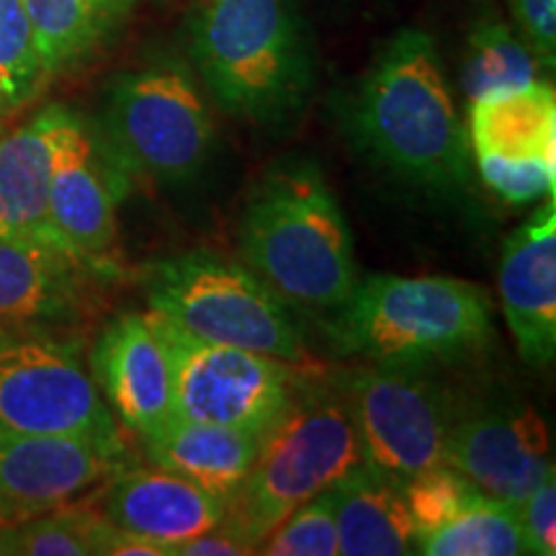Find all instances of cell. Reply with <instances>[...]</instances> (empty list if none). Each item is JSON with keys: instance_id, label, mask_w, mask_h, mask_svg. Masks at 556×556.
Returning <instances> with one entry per match:
<instances>
[{"instance_id": "6da1fadb", "label": "cell", "mask_w": 556, "mask_h": 556, "mask_svg": "<svg viewBox=\"0 0 556 556\" xmlns=\"http://www.w3.org/2000/svg\"><path fill=\"white\" fill-rule=\"evenodd\" d=\"M345 124L358 150L402 184L433 193L469 186V135L428 31L400 29L379 47L345 103Z\"/></svg>"}, {"instance_id": "9a60e30c", "label": "cell", "mask_w": 556, "mask_h": 556, "mask_svg": "<svg viewBox=\"0 0 556 556\" xmlns=\"http://www.w3.org/2000/svg\"><path fill=\"white\" fill-rule=\"evenodd\" d=\"M88 368L111 415L139 438L176 417L170 358L150 312H119L93 340Z\"/></svg>"}, {"instance_id": "7a4b0ae2", "label": "cell", "mask_w": 556, "mask_h": 556, "mask_svg": "<svg viewBox=\"0 0 556 556\" xmlns=\"http://www.w3.org/2000/svg\"><path fill=\"white\" fill-rule=\"evenodd\" d=\"M186 54L222 111L283 127L307 106L315 45L296 0H189Z\"/></svg>"}, {"instance_id": "cb8c5ba5", "label": "cell", "mask_w": 556, "mask_h": 556, "mask_svg": "<svg viewBox=\"0 0 556 556\" xmlns=\"http://www.w3.org/2000/svg\"><path fill=\"white\" fill-rule=\"evenodd\" d=\"M426 556H518L528 554L520 507L482 495L446 526L417 541Z\"/></svg>"}, {"instance_id": "30bf717a", "label": "cell", "mask_w": 556, "mask_h": 556, "mask_svg": "<svg viewBox=\"0 0 556 556\" xmlns=\"http://www.w3.org/2000/svg\"><path fill=\"white\" fill-rule=\"evenodd\" d=\"M150 315L170 358L178 417L263 435L294 402L304 381L299 364L245 348L206 343L155 312Z\"/></svg>"}, {"instance_id": "3957f363", "label": "cell", "mask_w": 556, "mask_h": 556, "mask_svg": "<svg viewBox=\"0 0 556 556\" xmlns=\"http://www.w3.org/2000/svg\"><path fill=\"white\" fill-rule=\"evenodd\" d=\"M242 263L294 307L336 312L358 281L353 232L315 160L283 157L242 206Z\"/></svg>"}, {"instance_id": "44dd1931", "label": "cell", "mask_w": 556, "mask_h": 556, "mask_svg": "<svg viewBox=\"0 0 556 556\" xmlns=\"http://www.w3.org/2000/svg\"><path fill=\"white\" fill-rule=\"evenodd\" d=\"M343 556L415 554L417 531L397 479L364 467L330 486Z\"/></svg>"}, {"instance_id": "484cf974", "label": "cell", "mask_w": 556, "mask_h": 556, "mask_svg": "<svg viewBox=\"0 0 556 556\" xmlns=\"http://www.w3.org/2000/svg\"><path fill=\"white\" fill-rule=\"evenodd\" d=\"M402 492H405L409 516H413L417 541L435 528L446 526L448 520H454L458 513L482 497V492L448 464H438V467L407 479L402 484Z\"/></svg>"}, {"instance_id": "52a82bcc", "label": "cell", "mask_w": 556, "mask_h": 556, "mask_svg": "<svg viewBox=\"0 0 556 556\" xmlns=\"http://www.w3.org/2000/svg\"><path fill=\"white\" fill-rule=\"evenodd\" d=\"M148 309L206 340L307 364V345L291 304L248 263L189 250L152 263L144 274Z\"/></svg>"}, {"instance_id": "7c38bea8", "label": "cell", "mask_w": 556, "mask_h": 556, "mask_svg": "<svg viewBox=\"0 0 556 556\" xmlns=\"http://www.w3.org/2000/svg\"><path fill=\"white\" fill-rule=\"evenodd\" d=\"M486 497L520 505L554 471L552 438L536 409L513 397H458L446 462Z\"/></svg>"}, {"instance_id": "83f0119b", "label": "cell", "mask_w": 556, "mask_h": 556, "mask_svg": "<svg viewBox=\"0 0 556 556\" xmlns=\"http://www.w3.org/2000/svg\"><path fill=\"white\" fill-rule=\"evenodd\" d=\"M479 176L492 191L500 193L510 204H528V201L546 199L556 189V163H510V160L475 157Z\"/></svg>"}, {"instance_id": "5b68a950", "label": "cell", "mask_w": 556, "mask_h": 556, "mask_svg": "<svg viewBox=\"0 0 556 556\" xmlns=\"http://www.w3.org/2000/svg\"><path fill=\"white\" fill-rule=\"evenodd\" d=\"M364 464V446L340 379L304 377L287 413L263 433L258 458L229 505L227 520L261 548L291 510Z\"/></svg>"}, {"instance_id": "e0dca14e", "label": "cell", "mask_w": 556, "mask_h": 556, "mask_svg": "<svg viewBox=\"0 0 556 556\" xmlns=\"http://www.w3.org/2000/svg\"><path fill=\"white\" fill-rule=\"evenodd\" d=\"M99 516L122 531L173 548L227 518V505L204 486L168 469H122L96 492Z\"/></svg>"}, {"instance_id": "ba28073f", "label": "cell", "mask_w": 556, "mask_h": 556, "mask_svg": "<svg viewBox=\"0 0 556 556\" xmlns=\"http://www.w3.org/2000/svg\"><path fill=\"white\" fill-rule=\"evenodd\" d=\"M0 433L122 443L78 332L0 330Z\"/></svg>"}, {"instance_id": "5bb4252c", "label": "cell", "mask_w": 556, "mask_h": 556, "mask_svg": "<svg viewBox=\"0 0 556 556\" xmlns=\"http://www.w3.org/2000/svg\"><path fill=\"white\" fill-rule=\"evenodd\" d=\"M127 462L124 441L0 433V523H21L73 505L127 469Z\"/></svg>"}, {"instance_id": "277c9868", "label": "cell", "mask_w": 556, "mask_h": 556, "mask_svg": "<svg viewBox=\"0 0 556 556\" xmlns=\"http://www.w3.org/2000/svg\"><path fill=\"white\" fill-rule=\"evenodd\" d=\"M492 336L490 294L448 276H358L328 325L340 356L368 364H448L484 351Z\"/></svg>"}, {"instance_id": "ac0fdd59", "label": "cell", "mask_w": 556, "mask_h": 556, "mask_svg": "<svg viewBox=\"0 0 556 556\" xmlns=\"http://www.w3.org/2000/svg\"><path fill=\"white\" fill-rule=\"evenodd\" d=\"M78 116L65 103H47L0 131V238L58 240L50 225L52 165Z\"/></svg>"}, {"instance_id": "8fae6325", "label": "cell", "mask_w": 556, "mask_h": 556, "mask_svg": "<svg viewBox=\"0 0 556 556\" xmlns=\"http://www.w3.org/2000/svg\"><path fill=\"white\" fill-rule=\"evenodd\" d=\"M119 270L50 238H0V330L78 332Z\"/></svg>"}, {"instance_id": "d6986e66", "label": "cell", "mask_w": 556, "mask_h": 556, "mask_svg": "<svg viewBox=\"0 0 556 556\" xmlns=\"http://www.w3.org/2000/svg\"><path fill=\"white\" fill-rule=\"evenodd\" d=\"M261 433L173 417L155 433L139 438L152 467L191 479L222 503H235L253 469Z\"/></svg>"}, {"instance_id": "9c48e42d", "label": "cell", "mask_w": 556, "mask_h": 556, "mask_svg": "<svg viewBox=\"0 0 556 556\" xmlns=\"http://www.w3.org/2000/svg\"><path fill=\"white\" fill-rule=\"evenodd\" d=\"M368 467L407 479L446 462L458 394L430 364H368L338 374Z\"/></svg>"}, {"instance_id": "603a6c76", "label": "cell", "mask_w": 556, "mask_h": 556, "mask_svg": "<svg viewBox=\"0 0 556 556\" xmlns=\"http://www.w3.org/2000/svg\"><path fill=\"white\" fill-rule=\"evenodd\" d=\"M541 70L536 52L507 21L482 13L471 24L462 60V86L469 101L544 80Z\"/></svg>"}, {"instance_id": "4316f807", "label": "cell", "mask_w": 556, "mask_h": 556, "mask_svg": "<svg viewBox=\"0 0 556 556\" xmlns=\"http://www.w3.org/2000/svg\"><path fill=\"white\" fill-rule=\"evenodd\" d=\"M258 554L266 556H338L340 539L332 492L325 490L278 523L263 541Z\"/></svg>"}, {"instance_id": "8992f818", "label": "cell", "mask_w": 556, "mask_h": 556, "mask_svg": "<svg viewBox=\"0 0 556 556\" xmlns=\"http://www.w3.org/2000/svg\"><path fill=\"white\" fill-rule=\"evenodd\" d=\"M127 178L160 186L189 184L214 150V119L189 60L150 54L114 75L96 124Z\"/></svg>"}, {"instance_id": "d4e9b609", "label": "cell", "mask_w": 556, "mask_h": 556, "mask_svg": "<svg viewBox=\"0 0 556 556\" xmlns=\"http://www.w3.org/2000/svg\"><path fill=\"white\" fill-rule=\"evenodd\" d=\"M24 0H0V124L18 114L47 86Z\"/></svg>"}, {"instance_id": "f1b7e54d", "label": "cell", "mask_w": 556, "mask_h": 556, "mask_svg": "<svg viewBox=\"0 0 556 556\" xmlns=\"http://www.w3.org/2000/svg\"><path fill=\"white\" fill-rule=\"evenodd\" d=\"M520 507V523L528 554H556V482L554 471L528 495Z\"/></svg>"}, {"instance_id": "f546056e", "label": "cell", "mask_w": 556, "mask_h": 556, "mask_svg": "<svg viewBox=\"0 0 556 556\" xmlns=\"http://www.w3.org/2000/svg\"><path fill=\"white\" fill-rule=\"evenodd\" d=\"M510 16L544 70L556 62V0H505Z\"/></svg>"}, {"instance_id": "4fadbf2b", "label": "cell", "mask_w": 556, "mask_h": 556, "mask_svg": "<svg viewBox=\"0 0 556 556\" xmlns=\"http://www.w3.org/2000/svg\"><path fill=\"white\" fill-rule=\"evenodd\" d=\"M129 178L99 135V127L78 116L60 144L50 180V225L62 245L119 270V201Z\"/></svg>"}, {"instance_id": "ffe728a7", "label": "cell", "mask_w": 556, "mask_h": 556, "mask_svg": "<svg viewBox=\"0 0 556 556\" xmlns=\"http://www.w3.org/2000/svg\"><path fill=\"white\" fill-rule=\"evenodd\" d=\"M47 80L99 60L122 37L137 0H24Z\"/></svg>"}, {"instance_id": "2e32d148", "label": "cell", "mask_w": 556, "mask_h": 556, "mask_svg": "<svg viewBox=\"0 0 556 556\" xmlns=\"http://www.w3.org/2000/svg\"><path fill=\"white\" fill-rule=\"evenodd\" d=\"M500 296L520 358L546 368L556 353V199L513 229L500 258Z\"/></svg>"}, {"instance_id": "4dcf8cb0", "label": "cell", "mask_w": 556, "mask_h": 556, "mask_svg": "<svg viewBox=\"0 0 556 556\" xmlns=\"http://www.w3.org/2000/svg\"><path fill=\"white\" fill-rule=\"evenodd\" d=\"M258 554V544L225 518L204 533L176 546V556H248Z\"/></svg>"}, {"instance_id": "7402d4cb", "label": "cell", "mask_w": 556, "mask_h": 556, "mask_svg": "<svg viewBox=\"0 0 556 556\" xmlns=\"http://www.w3.org/2000/svg\"><path fill=\"white\" fill-rule=\"evenodd\" d=\"M471 157L556 163V93L546 80L471 101Z\"/></svg>"}]
</instances>
